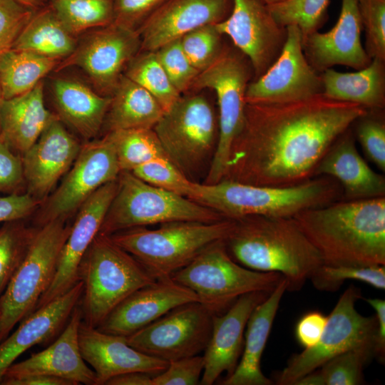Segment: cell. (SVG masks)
Masks as SVG:
<instances>
[{
    "mask_svg": "<svg viewBox=\"0 0 385 385\" xmlns=\"http://www.w3.org/2000/svg\"><path fill=\"white\" fill-rule=\"evenodd\" d=\"M368 110L319 94L281 103H246L222 179L290 186L313 177L334 141Z\"/></svg>",
    "mask_w": 385,
    "mask_h": 385,
    "instance_id": "obj_1",
    "label": "cell"
},
{
    "mask_svg": "<svg viewBox=\"0 0 385 385\" xmlns=\"http://www.w3.org/2000/svg\"><path fill=\"white\" fill-rule=\"evenodd\" d=\"M293 219L330 265H385V197L336 200Z\"/></svg>",
    "mask_w": 385,
    "mask_h": 385,
    "instance_id": "obj_2",
    "label": "cell"
},
{
    "mask_svg": "<svg viewBox=\"0 0 385 385\" xmlns=\"http://www.w3.org/2000/svg\"><path fill=\"white\" fill-rule=\"evenodd\" d=\"M225 243L230 255L242 266L282 274L290 292L299 290L323 264L292 217L247 216L235 220Z\"/></svg>",
    "mask_w": 385,
    "mask_h": 385,
    "instance_id": "obj_3",
    "label": "cell"
},
{
    "mask_svg": "<svg viewBox=\"0 0 385 385\" xmlns=\"http://www.w3.org/2000/svg\"><path fill=\"white\" fill-rule=\"evenodd\" d=\"M339 183L328 176H314L297 185L284 187L256 185L221 180L195 183L190 199L226 218L247 216L293 217L312 207L338 200Z\"/></svg>",
    "mask_w": 385,
    "mask_h": 385,
    "instance_id": "obj_4",
    "label": "cell"
},
{
    "mask_svg": "<svg viewBox=\"0 0 385 385\" xmlns=\"http://www.w3.org/2000/svg\"><path fill=\"white\" fill-rule=\"evenodd\" d=\"M235 220L175 221L156 229L136 227L115 232L112 240L133 255L156 279L168 278L211 245L227 239Z\"/></svg>",
    "mask_w": 385,
    "mask_h": 385,
    "instance_id": "obj_5",
    "label": "cell"
},
{
    "mask_svg": "<svg viewBox=\"0 0 385 385\" xmlns=\"http://www.w3.org/2000/svg\"><path fill=\"white\" fill-rule=\"evenodd\" d=\"M83 321L98 327L126 297L156 281L133 255L107 235L98 233L79 266Z\"/></svg>",
    "mask_w": 385,
    "mask_h": 385,
    "instance_id": "obj_6",
    "label": "cell"
},
{
    "mask_svg": "<svg viewBox=\"0 0 385 385\" xmlns=\"http://www.w3.org/2000/svg\"><path fill=\"white\" fill-rule=\"evenodd\" d=\"M225 218L187 197L150 185L131 172L121 171L98 233L111 235L136 227L175 221L210 222Z\"/></svg>",
    "mask_w": 385,
    "mask_h": 385,
    "instance_id": "obj_7",
    "label": "cell"
},
{
    "mask_svg": "<svg viewBox=\"0 0 385 385\" xmlns=\"http://www.w3.org/2000/svg\"><path fill=\"white\" fill-rule=\"evenodd\" d=\"M284 277L277 272L250 270L230 255L225 240L215 242L170 278L197 295L212 314L225 312L240 296L271 292Z\"/></svg>",
    "mask_w": 385,
    "mask_h": 385,
    "instance_id": "obj_8",
    "label": "cell"
},
{
    "mask_svg": "<svg viewBox=\"0 0 385 385\" xmlns=\"http://www.w3.org/2000/svg\"><path fill=\"white\" fill-rule=\"evenodd\" d=\"M71 225L56 220L38 227L27 253L0 298V342L32 313L51 285Z\"/></svg>",
    "mask_w": 385,
    "mask_h": 385,
    "instance_id": "obj_9",
    "label": "cell"
},
{
    "mask_svg": "<svg viewBox=\"0 0 385 385\" xmlns=\"http://www.w3.org/2000/svg\"><path fill=\"white\" fill-rule=\"evenodd\" d=\"M361 297L360 289L352 284L342 293L327 316L317 343L291 357L277 377V384L295 385L307 374L347 351L364 350L374 354L377 321L376 316L365 317L358 312L356 302Z\"/></svg>",
    "mask_w": 385,
    "mask_h": 385,
    "instance_id": "obj_10",
    "label": "cell"
},
{
    "mask_svg": "<svg viewBox=\"0 0 385 385\" xmlns=\"http://www.w3.org/2000/svg\"><path fill=\"white\" fill-rule=\"evenodd\" d=\"M217 125L213 109L200 95L180 96L153 128L168 158L186 176L214 153Z\"/></svg>",
    "mask_w": 385,
    "mask_h": 385,
    "instance_id": "obj_11",
    "label": "cell"
},
{
    "mask_svg": "<svg viewBox=\"0 0 385 385\" xmlns=\"http://www.w3.org/2000/svg\"><path fill=\"white\" fill-rule=\"evenodd\" d=\"M249 77L248 68L240 56L222 51L192 85L197 89L213 90L219 108L217 140L204 183H215L224 178L230 148L244 123Z\"/></svg>",
    "mask_w": 385,
    "mask_h": 385,
    "instance_id": "obj_12",
    "label": "cell"
},
{
    "mask_svg": "<svg viewBox=\"0 0 385 385\" xmlns=\"http://www.w3.org/2000/svg\"><path fill=\"white\" fill-rule=\"evenodd\" d=\"M120 173L115 148L108 133L85 142L60 185L39 205L36 227L56 220L66 222L95 191L116 180Z\"/></svg>",
    "mask_w": 385,
    "mask_h": 385,
    "instance_id": "obj_13",
    "label": "cell"
},
{
    "mask_svg": "<svg viewBox=\"0 0 385 385\" xmlns=\"http://www.w3.org/2000/svg\"><path fill=\"white\" fill-rule=\"evenodd\" d=\"M81 36L73 53L62 61L54 71L78 67L96 91L111 97L123 71L140 49L139 33L113 22Z\"/></svg>",
    "mask_w": 385,
    "mask_h": 385,
    "instance_id": "obj_14",
    "label": "cell"
},
{
    "mask_svg": "<svg viewBox=\"0 0 385 385\" xmlns=\"http://www.w3.org/2000/svg\"><path fill=\"white\" fill-rule=\"evenodd\" d=\"M212 317L199 302H189L126 337V340L137 350L168 362L197 355L209 342Z\"/></svg>",
    "mask_w": 385,
    "mask_h": 385,
    "instance_id": "obj_15",
    "label": "cell"
},
{
    "mask_svg": "<svg viewBox=\"0 0 385 385\" xmlns=\"http://www.w3.org/2000/svg\"><path fill=\"white\" fill-rule=\"evenodd\" d=\"M286 29L287 38L279 56L263 74L248 83L246 103H288L322 94L320 76L304 53L301 30L295 25Z\"/></svg>",
    "mask_w": 385,
    "mask_h": 385,
    "instance_id": "obj_16",
    "label": "cell"
},
{
    "mask_svg": "<svg viewBox=\"0 0 385 385\" xmlns=\"http://www.w3.org/2000/svg\"><path fill=\"white\" fill-rule=\"evenodd\" d=\"M215 26L249 58L256 78L274 62L287 38L286 27L261 0H232L230 15Z\"/></svg>",
    "mask_w": 385,
    "mask_h": 385,
    "instance_id": "obj_17",
    "label": "cell"
},
{
    "mask_svg": "<svg viewBox=\"0 0 385 385\" xmlns=\"http://www.w3.org/2000/svg\"><path fill=\"white\" fill-rule=\"evenodd\" d=\"M117 187L118 179L103 185L78 208L59 254L52 282L39 299L35 309L63 294L79 281L81 262L100 231Z\"/></svg>",
    "mask_w": 385,
    "mask_h": 385,
    "instance_id": "obj_18",
    "label": "cell"
},
{
    "mask_svg": "<svg viewBox=\"0 0 385 385\" xmlns=\"http://www.w3.org/2000/svg\"><path fill=\"white\" fill-rule=\"evenodd\" d=\"M81 145L55 115L21 156L26 192L41 204L69 170Z\"/></svg>",
    "mask_w": 385,
    "mask_h": 385,
    "instance_id": "obj_19",
    "label": "cell"
},
{
    "mask_svg": "<svg viewBox=\"0 0 385 385\" xmlns=\"http://www.w3.org/2000/svg\"><path fill=\"white\" fill-rule=\"evenodd\" d=\"M82 320L78 304L56 340L41 351L24 361L13 363L6 369L0 384L5 385L9 381L28 376L43 374L69 380L74 385H97L96 374L87 366L80 351L78 329Z\"/></svg>",
    "mask_w": 385,
    "mask_h": 385,
    "instance_id": "obj_20",
    "label": "cell"
},
{
    "mask_svg": "<svg viewBox=\"0 0 385 385\" xmlns=\"http://www.w3.org/2000/svg\"><path fill=\"white\" fill-rule=\"evenodd\" d=\"M199 302L194 292L170 277L156 279L122 301L96 327L115 335L128 337L174 308Z\"/></svg>",
    "mask_w": 385,
    "mask_h": 385,
    "instance_id": "obj_21",
    "label": "cell"
},
{
    "mask_svg": "<svg viewBox=\"0 0 385 385\" xmlns=\"http://www.w3.org/2000/svg\"><path fill=\"white\" fill-rule=\"evenodd\" d=\"M362 27L357 0H342L338 21L331 30L316 31L303 37V51L309 63L321 72L335 65L356 70L367 66L371 58L361 44Z\"/></svg>",
    "mask_w": 385,
    "mask_h": 385,
    "instance_id": "obj_22",
    "label": "cell"
},
{
    "mask_svg": "<svg viewBox=\"0 0 385 385\" xmlns=\"http://www.w3.org/2000/svg\"><path fill=\"white\" fill-rule=\"evenodd\" d=\"M230 0H165L137 29L143 51H155L203 25L224 19Z\"/></svg>",
    "mask_w": 385,
    "mask_h": 385,
    "instance_id": "obj_23",
    "label": "cell"
},
{
    "mask_svg": "<svg viewBox=\"0 0 385 385\" xmlns=\"http://www.w3.org/2000/svg\"><path fill=\"white\" fill-rule=\"evenodd\" d=\"M270 293L243 294L225 313L212 314L211 336L204 351L205 365L200 384L212 385L223 372L229 376L234 371L242 352L248 319Z\"/></svg>",
    "mask_w": 385,
    "mask_h": 385,
    "instance_id": "obj_24",
    "label": "cell"
},
{
    "mask_svg": "<svg viewBox=\"0 0 385 385\" xmlns=\"http://www.w3.org/2000/svg\"><path fill=\"white\" fill-rule=\"evenodd\" d=\"M81 356L96 374L97 385L128 372L140 371L155 376L168 362L145 354L129 345L126 337L102 332L81 321L78 329Z\"/></svg>",
    "mask_w": 385,
    "mask_h": 385,
    "instance_id": "obj_25",
    "label": "cell"
},
{
    "mask_svg": "<svg viewBox=\"0 0 385 385\" xmlns=\"http://www.w3.org/2000/svg\"><path fill=\"white\" fill-rule=\"evenodd\" d=\"M83 290L79 280L71 289L23 319L0 342V381L6 369L31 346L49 341L63 330Z\"/></svg>",
    "mask_w": 385,
    "mask_h": 385,
    "instance_id": "obj_26",
    "label": "cell"
},
{
    "mask_svg": "<svg viewBox=\"0 0 385 385\" xmlns=\"http://www.w3.org/2000/svg\"><path fill=\"white\" fill-rule=\"evenodd\" d=\"M349 129L324 155L313 177L328 176L336 180L345 200L385 197L384 176L374 171L362 158Z\"/></svg>",
    "mask_w": 385,
    "mask_h": 385,
    "instance_id": "obj_27",
    "label": "cell"
},
{
    "mask_svg": "<svg viewBox=\"0 0 385 385\" xmlns=\"http://www.w3.org/2000/svg\"><path fill=\"white\" fill-rule=\"evenodd\" d=\"M50 88L58 118L86 142L93 140L103 128L111 97L65 75L53 76Z\"/></svg>",
    "mask_w": 385,
    "mask_h": 385,
    "instance_id": "obj_28",
    "label": "cell"
},
{
    "mask_svg": "<svg viewBox=\"0 0 385 385\" xmlns=\"http://www.w3.org/2000/svg\"><path fill=\"white\" fill-rule=\"evenodd\" d=\"M283 277L268 296L251 313L245 331L242 356L234 371L222 381L223 385H271L261 369L262 356L281 299L287 291Z\"/></svg>",
    "mask_w": 385,
    "mask_h": 385,
    "instance_id": "obj_29",
    "label": "cell"
},
{
    "mask_svg": "<svg viewBox=\"0 0 385 385\" xmlns=\"http://www.w3.org/2000/svg\"><path fill=\"white\" fill-rule=\"evenodd\" d=\"M43 86L42 81L29 92L4 100L2 104L0 135L21 156L56 115L46 106Z\"/></svg>",
    "mask_w": 385,
    "mask_h": 385,
    "instance_id": "obj_30",
    "label": "cell"
},
{
    "mask_svg": "<svg viewBox=\"0 0 385 385\" xmlns=\"http://www.w3.org/2000/svg\"><path fill=\"white\" fill-rule=\"evenodd\" d=\"M385 60L373 58L357 71L341 73L327 68L320 76L322 94L332 100L355 103L368 111L385 105Z\"/></svg>",
    "mask_w": 385,
    "mask_h": 385,
    "instance_id": "obj_31",
    "label": "cell"
},
{
    "mask_svg": "<svg viewBox=\"0 0 385 385\" xmlns=\"http://www.w3.org/2000/svg\"><path fill=\"white\" fill-rule=\"evenodd\" d=\"M165 111L145 88L124 74L113 95L103 127L106 133L122 130L153 129Z\"/></svg>",
    "mask_w": 385,
    "mask_h": 385,
    "instance_id": "obj_32",
    "label": "cell"
},
{
    "mask_svg": "<svg viewBox=\"0 0 385 385\" xmlns=\"http://www.w3.org/2000/svg\"><path fill=\"white\" fill-rule=\"evenodd\" d=\"M78 41V36L68 30L48 4L34 12L12 48L30 51L61 62L73 53Z\"/></svg>",
    "mask_w": 385,
    "mask_h": 385,
    "instance_id": "obj_33",
    "label": "cell"
},
{
    "mask_svg": "<svg viewBox=\"0 0 385 385\" xmlns=\"http://www.w3.org/2000/svg\"><path fill=\"white\" fill-rule=\"evenodd\" d=\"M61 61L36 53L10 48L0 55V83L4 100L32 90Z\"/></svg>",
    "mask_w": 385,
    "mask_h": 385,
    "instance_id": "obj_34",
    "label": "cell"
},
{
    "mask_svg": "<svg viewBox=\"0 0 385 385\" xmlns=\"http://www.w3.org/2000/svg\"><path fill=\"white\" fill-rule=\"evenodd\" d=\"M48 4L76 36L114 21V0H50Z\"/></svg>",
    "mask_w": 385,
    "mask_h": 385,
    "instance_id": "obj_35",
    "label": "cell"
},
{
    "mask_svg": "<svg viewBox=\"0 0 385 385\" xmlns=\"http://www.w3.org/2000/svg\"><path fill=\"white\" fill-rule=\"evenodd\" d=\"M107 133L113 142L120 172H131L153 159L168 158L153 129L122 130Z\"/></svg>",
    "mask_w": 385,
    "mask_h": 385,
    "instance_id": "obj_36",
    "label": "cell"
},
{
    "mask_svg": "<svg viewBox=\"0 0 385 385\" xmlns=\"http://www.w3.org/2000/svg\"><path fill=\"white\" fill-rule=\"evenodd\" d=\"M124 75L148 91L165 111L181 96L174 88L155 51H143L128 63Z\"/></svg>",
    "mask_w": 385,
    "mask_h": 385,
    "instance_id": "obj_37",
    "label": "cell"
},
{
    "mask_svg": "<svg viewBox=\"0 0 385 385\" xmlns=\"http://www.w3.org/2000/svg\"><path fill=\"white\" fill-rule=\"evenodd\" d=\"M374 354L350 350L327 361L307 374L295 385H359L363 382V368Z\"/></svg>",
    "mask_w": 385,
    "mask_h": 385,
    "instance_id": "obj_38",
    "label": "cell"
},
{
    "mask_svg": "<svg viewBox=\"0 0 385 385\" xmlns=\"http://www.w3.org/2000/svg\"><path fill=\"white\" fill-rule=\"evenodd\" d=\"M24 220L4 222L0 228V298L24 259L37 230Z\"/></svg>",
    "mask_w": 385,
    "mask_h": 385,
    "instance_id": "obj_39",
    "label": "cell"
},
{
    "mask_svg": "<svg viewBox=\"0 0 385 385\" xmlns=\"http://www.w3.org/2000/svg\"><path fill=\"white\" fill-rule=\"evenodd\" d=\"M318 290L334 292L346 280H356L385 289L384 265H330L322 264L309 279Z\"/></svg>",
    "mask_w": 385,
    "mask_h": 385,
    "instance_id": "obj_40",
    "label": "cell"
},
{
    "mask_svg": "<svg viewBox=\"0 0 385 385\" xmlns=\"http://www.w3.org/2000/svg\"><path fill=\"white\" fill-rule=\"evenodd\" d=\"M329 0H284L267 5L281 26L295 25L303 37L318 30L324 20Z\"/></svg>",
    "mask_w": 385,
    "mask_h": 385,
    "instance_id": "obj_41",
    "label": "cell"
},
{
    "mask_svg": "<svg viewBox=\"0 0 385 385\" xmlns=\"http://www.w3.org/2000/svg\"><path fill=\"white\" fill-rule=\"evenodd\" d=\"M131 173L154 186L188 198L192 196L195 183L167 158L148 161L133 169Z\"/></svg>",
    "mask_w": 385,
    "mask_h": 385,
    "instance_id": "obj_42",
    "label": "cell"
},
{
    "mask_svg": "<svg viewBox=\"0 0 385 385\" xmlns=\"http://www.w3.org/2000/svg\"><path fill=\"white\" fill-rule=\"evenodd\" d=\"M221 36L215 24H209L190 31L180 38L185 56L200 72L220 55Z\"/></svg>",
    "mask_w": 385,
    "mask_h": 385,
    "instance_id": "obj_43",
    "label": "cell"
},
{
    "mask_svg": "<svg viewBox=\"0 0 385 385\" xmlns=\"http://www.w3.org/2000/svg\"><path fill=\"white\" fill-rule=\"evenodd\" d=\"M155 52L171 83L180 94L192 87L200 71L185 56L180 38L163 45Z\"/></svg>",
    "mask_w": 385,
    "mask_h": 385,
    "instance_id": "obj_44",
    "label": "cell"
},
{
    "mask_svg": "<svg viewBox=\"0 0 385 385\" xmlns=\"http://www.w3.org/2000/svg\"><path fill=\"white\" fill-rule=\"evenodd\" d=\"M357 1L366 32V51L371 58L385 60V0Z\"/></svg>",
    "mask_w": 385,
    "mask_h": 385,
    "instance_id": "obj_45",
    "label": "cell"
},
{
    "mask_svg": "<svg viewBox=\"0 0 385 385\" xmlns=\"http://www.w3.org/2000/svg\"><path fill=\"white\" fill-rule=\"evenodd\" d=\"M356 138L366 157L381 171H385V123L367 113L356 120Z\"/></svg>",
    "mask_w": 385,
    "mask_h": 385,
    "instance_id": "obj_46",
    "label": "cell"
},
{
    "mask_svg": "<svg viewBox=\"0 0 385 385\" xmlns=\"http://www.w3.org/2000/svg\"><path fill=\"white\" fill-rule=\"evenodd\" d=\"M35 11L15 0H0V55L12 48Z\"/></svg>",
    "mask_w": 385,
    "mask_h": 385,
    "instance_id": "obj_47",
    "label": "cell"
},
{
    "mask_svg": "<svg viewBox=\"0 0 385 385\" xmlns=\"http://www.w3.org/2000/svg\"><path fill=\"white\" fill-rule=\"evenodd\" d=\"M204 365L203 356L198 354L171 361L164 371L153 376V385L200 384Z\"/></svg>",
    "mask_w": 385,
    "mask_h": 385,
    "instance_id": "obj_48",
    "label": "cell"
},
{
    "mask_svg": "<svg viewBox=\"0 0 385 385\" xmlns=\"http://www.w3.org/2000/svg\"><path fill=\"white\" fill-rule=\"evenodd\" d=\"M24 187L22 157L0 135V192L22 193L19 192Z\"/></svg>",
    "mask_w": 385,
    "mask_h": 385,
    "instance_id": "obj_49",
    "label": "cell"
},
{
    "mask_svg": "<svg viewBox=\"0 0 385 385\" xmlns=\"http://www.w3.org/2000/svg\"><path fill=\"white\" fill-rule=\"evenodd\" d=\"M40 205L39 201L26 192L0 196V222L25 220Z\"/></svg>",
    "mask_w": 385,
    "mask_h": 385,
    "instance_id": "obj_50",
    "label": "cell"
},
{
    "mask_svg": "<svg viewBox=\"0 0 385 385\" xmlns=\"http://www.w3.org/2000/svg\"><path fill=\"white\" fill-rule=\"evenodd\" d=\"M162 0H114L113 22L135 29V25Z\"/></svg>",
    "mask_w": 385,
    "mask_h": 385,
    "instance_id": "obj_51",
    "label": "cell"
},
{
    "mask_svg": "<svg viewBox=\"0 0 385 385\" xmlns=\"http://www.w3.org/2000/svg\"><path fill=\"white\" fill-rule=\"evenodd\" d=\"M327 321V316L318 311L304 314L295 326V337L298 343L309 349L314 346L320 339Z\"/></svg>",
    "mask_w": 385,
    "mask_h": 385,
    "instance_id": "obj_52",
    "label": "cell"
},
{
    "mask_svg": "<svg viewBox=\"0 0 385 385\" xmlns=\"http://www.w3.org/2000/svg\"><path fill=\"white\" fill-rule=\"evenodd\" d=\"M364 300L374 309L377 321L374 354L381 362L385 356V301L379 298H366Z\"/></svg>",
    "mask_w": 385,
    "mask_h": 385,
    "instance_id": "obj_53",
    "label": "cell"
},
{
    "mask_svg": "<svg viewBox=\"0 0 385 385\" xmlns=\"http://www.w3.org/2000/svg\"><path fill=\"white\" fill-rule=\"evenodd\" d=\"M5 385H74V384L63 378L36 374L9 381Z\"/></svg>",
    "mask_w": 385,
    "mask_h": 385,
    "instance_id": "obj_54",
    "label": "cell"
},
{
    "mask_svg": "<svg viewBox=\"0 0 385 385\" xmlns=\"http://www.w3.org/2000/svg\"><path fill=\"white\" fill-rule=\"evenodd\" d=\"M153 376L145 372H128L111 378L106 385H153Z\"/></svg>",
    "mask_w": 385,
    "mask_h": 385,
    "instance_id": "obj_55",
    "label": "cell"
},
{
    "mask_svg": "<svg viewBox=\"0 0 385 385\" xmlns=\"http://www.w3.org/2000/svg\"><path fill=\"white\" fill-rule=\"evenodd\" d=\"M19 4L31 9L37 11L46 6L49 3L50 0H15Z\"/></svg>",
    "mask_w": 385,
    "mask_h": 385,
    "instance_id": "obj_56",
    "label": "cell"
},
{
    "mask_svg": "<svg viewBox=\"0 0 385 385\" xmlns=\"http://www.w3.org/2000/svg\"><path fill=\"white\" fill-rule=\"evenodd\" d=\"M4 100V96H3L1 86V83H0V131H1V107H2Z\"/></svg>",
    "mask_w": 385,
    "mask_h": 385,
    "instance_id": "obj_57",
    "label": "cell"
},
{
    "mask_svg": "<svg viewBox=\"0 0 385 385\" xmlns=\"http://www.w3.org/2000/svg\"><path fill=\"white\" fill-rule=\"evenodd\" d=\"M261 1L267 5H271V4H274L277 3L282 2L284 0H261Z\"/></svg>",
    "mask_w": 385,
    "mask_h": 385,
    "instance_id": "obj_58",
    "label": "cell"
}]
</instances>
